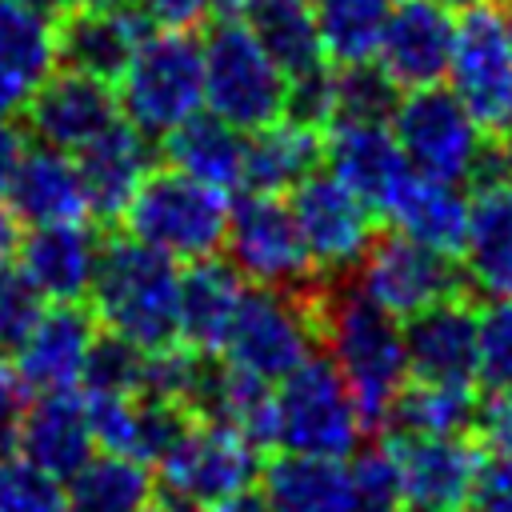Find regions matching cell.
Here are the masks:
<instances>
[{"mask_svg":"<svg viewBox=\"0 0 512 512\" xmlns=\"http://www.w3.org/2000/svg\"><path fill=\"white\" fill-rule=\"evenodd\" d=\"M320 348L348 384L364 432H380L392 400L408 384L404 320L380 308L356 276L320 280Z\"/></svg>","mask_w":512,"mask_h":512,"instance_id":"6da1fadb","label":"cell"},{"mask_svg":"<svg viewBox=\"0 0 512 512\" xmlns=\"http://www.w3.org/2000/svg\"><path fill=\"white\" fill-rule=\"evenodd\" d=\"M176 292L180 264L172 256L132 240L128 232H104L88 288V308L100 328H112L148 352L172 348L180 344Z\"/></svg>","mask_w":512,"mask_h":512,"instance_id":"7a4b0ae2","label":"cell"},{"mask_svg":"<svg viewBox=\"0 0 512 512\" xmlns=\"http://www.w3.org/2000/svg\"><path fill=\"white\" fill-rule=\"evenodd\" d=\"M316 300H320V284L316 288H268V284L244 280L220 352L236 368L268 384L284 380L296 364L320 352Z\"/></svg>","mask_w":512,"mask_h":512,"instance_id":"3957f363","label":"cell"},{"mask_svg":"<svg viewBox=\"0 0 512 512\" xmlns=\"http://www.w3.org/2000/svg\"><path fill=\"white\" fill-rule=\"evenodd\" d=\"M120 116L148 140H164L176 124L204 108L200 36L192 28H152L116 80Z\"/></svg>","mask_w":512,"mask_h":512,"instance_id":"277c9868","label":"cell"},{"mask_svg":"<svg viewBox=\"0 0 512 512\" xmlns=\"http://www.w3.org/2000/svg\"><path fill=\"white\" fill-rule=\"evenodd\" d=\"M228 192L208 188L176 168H152L132 200L120 212V224L132 240L184 260H204L224 248L228 232Z\"/></svg>","mask_w":512,"mask_h":512,"instance_id":"5b68a950","label":"cell"},{"mask_svg":"<svg viewBox=\"0 0 512 512\" xmlns=\"http://www.w3.org/2000/svg\"><path fill=\"white\" fill-rule=\"evenodd\" d=\"M364 424L348 384L324 352H312L272 384V448L292 456L348 460L360 448Z\"/></svg>","mask_w":512,"mask_h":512,"instance_id":"8992f818","label":"cell"},{"mask_svg":"<svg viewBox=\"0 0 512 512\" xmlns=\"http://www.w3.org/2000/svg\"><path fill=\"white\" fill-rule=\"evenodd\" d=\"M204 104L240 132H256L284 116V72L264 56L256 36L236 16H208L200 36Z\"/></svg>","mask_w":512,"mask_h":512,"instance_id":"52a82bcc","label":"cell"},{"mask_svg":"<svg viewBox=\"0 0 512 512\" xmlns=\"http://www.w3.org/2000/svg\"><path fill=\"white\" fill-rule=\"evenodd\" d=\"M448 80L484 136H512V40L500 0L460 8Z\"/></svg>","mask_w":512,"mask_h":512,"instance_id":"ba28073f","label":"cell"},{"mask_svg":"<svg viewBox=\"0 0 512 512\" xmlns=\"http://www.w3.org/2000/svg\"><path fill=\"white\" fill-rule=\"evenodd\" d=\"M224 248H228V264L248 284H268V288H316L320 284V272L300 240V228L284 196L240 192L228 204Z\"/></svg>","mask_w":512,"mask_h":512,"instance_id":"9c48e42d","label":"cell"},{"mask_svg":"<svg viewBox=\"0 0 512 512\" xmlns=\"http://www.w3.org/2000/svg\"><path fill=\"white\" fill-rule=\"evenodd\" d=\"M352 276L380 308H388L400 320H408L448 296H476L468 288V276L456 264V256L416 244L396 228L372 236L364 260L356 264Z\"/></svg>","mask_w":512,"mask_h":512,"instance_id":"30bf717a","label":"cell"},{"mask_svg":"<svg viewBox=\"0 0 512 512\" xmlns=\"http://www.w3.org/2000/svg\"><path fill=\"white\" fill-rule=\"evenodd\" d=\"M388 124L408 168L448 184H460L468 176L484 144V132L476 128L468 108L456 100L452 88H440V84L400 92V104Z\"/></svg>","mask_w":512,"mask_h":512,"instance_id":"8fae6325","label":"cell"},{"mask_svg":"<svg viewBox=\"0 0 512 512\" xmlns=\"http://www.w3.org/2000/svg\"><path fill=\"white\" fill-rule=\"evenodd\" d=\"M288 196H292L288 200L292 220L320 280L352 276L376 236V212L332 172H312Z\"/></svg>","mask_w":512,"mask_h":512,"instance_id":"7c38bea8","label":"cell"},{"mask_svg":"<svg viewBox=\"0 0 512 512\" xmlns=\"http://www.w3.org/2000/svg\"><path fill=\"white\" fill-rule=\"evenodd\" d=\"M264 468V452L228 424H192L184 440L156 464L160 492L196 500L204 508L248 488Z\"/></svg>","mask_w":512,"mask_h":512,"instance_id":"4fadbf2b","label":"cell"},{"mask_svg":"<svg viewBox=\"0 0 512 512\" xmlns=\"http://www.w3.org/2000/svg\"><path fill=\"white\" fill-rule=\"evenodd\" d=\"M116 116H120L116 84L72 72V68H52L36 84V92L24 100L20 128L28 144H44L72 156L92 136H100Z\"/></svg>","mask_w":512,"mask_h":512,"instance_id":"5bb4252c","label":"cell"},{"mask_svg":"<svg viewBox=\"0 0 512 512\" xmlns=\"http://www.w3.org/2000/svg\"><path fill=\"white\" fill-rule=\"evenodd\" d=\"M392 448L408 512H460L484 464L476 432L464 436H380Z\"/></svg>","mask_w":512,"mask_h":512,"instance_id":"9a60e30c","label":"cell"},{"mask_svg":"<svg viewBox=\"0 0 512 512\" xmlns=\"http://www.w3.org/2000/svg\"><path fill=\"white\" fill-rule=\"evenodd\" d=\"M156 160H160V144L148 140L140 128H132L124 116H116L100 136L76 148L72 164L84 188L88 220L100 228H116L124 204L132 200L140 180L156 168Z\"/></svg>","mask_w":512,"mask_h":512,"instance_id":"2e32d148","label":"cell"},{"mask_svg":"<svg viewBox=\"0 0 512 512\" xmlns=\"http://www.w3.org/2000/svg\"><path fill=\"white\" fill-rule=\"evenodd\" d=\"M104 232L108 228L88 224V220L36 224L20 232L12 260L28 276V284L44 296V304H88Z\"/></svg>","mask_w":512,"mask_h":512,"instance_id":"e0dca14e","label":"cell"},{"mask_svg":"<svg viewBox=\"0 0 512 512\" xmlns=\"http://www.w3.org/2000/svg\"><path fill=\"white\" fill-rule=\"evenodd\" d=\"M476 296H448L404 320L408 380L476 388Z\"/></svg>","mask_w":512,"mask_h":512,"instance_id":"ac0fdd59","label":"cell"},{"mask_svg":"<svg viewBox=\"0 0 512 512\" xmlns=\"http://www.w3.org/2000/svg\"><path fill=\"white\" fill-rule=\"evenodd\" d=\"M456 20L440 0H396L376 48V64L400 92L440 84L452 60Z\"/></svg>","mask_w":512,"mask_h":512,"instance_id":"d6986e66","label":"cell"},{"mask_svg":"<svg viewBox=\"0 0 512 512\" xmlns=\"http://www.w3.org/2000/svg\"><path fill=\"white\" fill-rule=\"evenodd\" d=\"M16 456H24L28 464H36L56 480H72L96 456L80 388L24 396L16 416Z\"/></svg>","mask_w":512,"mask_h":512,"instance_id":"ffe728a7","label":"cell"},{"mask_svg":"<svg viewBox=\"0 0 512 512\" xmlns=\"http://www.w3.org/2000/svg\"><path fill=\"white\" fill-rule=\"evenodd\" d=\"M152 32V24L136 8H84L72 4L52 20L56 68H72L96 80L116 84L128 68L136 44Z\"/></svg>","mask_w":512,"mask_h":512,"instance_id":"44dd1931","label":"cell"},{"mask_svg":"<svg viewBox=\"0 0 512 512\" xmlns=\"http://www.w3.org/2000/svg\"><path fill=\"white\" fill-rule=\"evenodd\" d=\"M100 320L88 304H44L24 344L8 356L24 392L80 388V368Z\"/></svg>","mask_w":512,"mask_h":512,"instance_id":"7402d4cb","label":"cell"},{"mask_svg":"<svg viewBox=\"0 0 512 512\" xmlns=\"http://www.w3.org/2000/svg\"><path fill=\"white\" fill-rule=\"evenodd\" d=\"M4 200L12 216L28 228L36 224H68V220H88L84 188L76 176V164L68 152L28 144L4 184Z\"/></svg>","mask_w":512,"mask_h":512,"instance_id":"603a6c76","label":"cell"},{"mask_svg":"<svg viewBox=\"0 0 512 512\" xmlns=\"http://www.w3.org/2000/svg\"><path fill=\"white\" fill-rule=\"evenodd\" d=\"M324 164L372 212H380L388 192L408 172V160L388 124H328L324 128Z\"/></svg>","mask_w":512,"mask_h":512,"instance_id":"cb8c5ba5","label":"cell"},{"mask_svg":"<svg viewBox=\"0 0 512 512\" xmlns=\"http://www.w3.org/2000/svg\"><path fill=\"white\" fill-rule=\"evenodd\" d=\"M396 232H404L416 244H428L436 252L460 256L464 248V228H468V200L460 196L456 184L436 180V176H420V172H404V180L388 192V200L380 204V212Z\"/></svg>","mask_w":512,"mask_h":512,"instance_id":"d4e9b609","label":"cell"},{"mask_svg":"<svg viewBox=\"0 0 512 512\" xmlns=\"http://www.w3.org/2000/svg\"><path fill=\"white\" fill-rule=\"evenodd\" d=\"M244 140L248 132L200 108L160 140V160L208 188L236 192L244 188Z\"/></svg>","mask_w":512,"mask_h":512,"instance_id":"484cf974","label":"cell"},{"mask_svg":"<svg viewBox=\"0 0 512 512\" xmlns=\"http://www.w3.org/2000/svg\"><path fill=\"white\" fill-rule=\"evenodd\" d=\"M460 252L472 292L480 296L512 292V180L472 188Z\"/></svg>","mask_w":512,"mask_h":512,"instance_id":"4316f807","label":"cell"},{"mask_svg":"<svg viewBox=\"0 0 512 512\" xmlns=\"http://www.w3.org/2000/svg\"><path fill=\"white\" fill-rule=\"evenodd\" d=\"M240 288H244V276L228 260L220 256L188 260L180 268V292H176L180 344L196 352H220Z\"/></svg>","mask_w":512,"mask_h":512,"instance_id":"83f0119b","label":"cell"},{"mask_svg":"<svg viewBox=\"0 0 512 512\" xmlns=\"http://www.w3.org/2000/svg\"><path fill=\"white\" fill-rule=\"evenodd\" d=\"M320 164H324V132L280 116L248 132L244 140V192L288 196L300 180L320 172Z\"/></svg>","mask_w":512,"mask_h":512,"instance_id":"f1b7e54d","label":"cell"},{"mask_svg":"<svg viewBox=\"0 0 512 512\" xmlns=\"http://www.w3.org/2000/svg\"><path fill=\"white\" fill-rule=\"evenodd\" d=\"M52 68H56L52 20L12 0H0V116H16Z\"/></svg>","mask_w":512,"mask_h":512,"instance_id":"f546056e","label":"cell"},{"mask_svg":"<svg viewBox=\"0 0 512 512\" xmlns=\"http://www.w3.org/2000/svg\"><path fill=\"white\" fill-rule=\"evenodd\" d=\"M260 492L272 512H352L344 460L276 452L260 468Z\"/></svg>","mask_w":512,"mask_h":512,"instance_id":"4dcf8cb0","label":"cell"},{"mask_svg":"<svg viewBox=\"0 0 512 512\" xmlns=\"http://www.w3.org/2000/svg\"><path fill=\"white\" fill-rule=\"evenodd\" d=\"M240 20L248 24L264 56L284 72V80L328 64L308 0H248Z\"/></svg>","mask_w":512,"mask_h":512,"instance_id":"1f68e13d","label":"cell"},{"mask_svg":"<svg viewBox=\"0 0 512 512\" xmlns=\"http://www.w3.org/2000/svg\"><path fill=\"white\" fill-rule=\"evenodd\" d=\"M476 416H480L476 388L408 380L392 400L388 420L376 436H464L476 432Z\"/></svg>","mask_w":512,"mask_h":512,"instance_id":"d6a6232c","label":"cell"},{"mask_svg":"<svg viewBox=\"0 0 512 512\" xmlns=\"http://www.w3.org/2000/svg\"><path fill=\"white\" fill-rule=\"evenodd\" d=\"M68 512H148L156 500L152 468L132 456L100 452L72 480H64Z\"/></svg>","mask_w":512,"mask_h":512,"instance_id":"836d02e7","label":"cell"},{"mask_svg":"<svg viewBox=\"0 0 512 512\" xmlns=\"http://www.w3.org/2000/svg\"><path fill=\"white\" fill-rule=\"evenodd\" d=\"M392 0H312L328 64H364L376 56Z\"/></svg>","mask_w":512,"mask_h":512,"instance_id":"e575fe53","label":"cell"},{"mask_svg":"<svg viewBox=\"0 0 512 512\" xmlns=\"http://www.w3.org/2000/svg\"><path fill=\"white\" fill-rule=\"evenodd\" d=\"M400 104V88L376 60L332 64V120L328 124H388Z\"/></svg>","mask_w":512,"mask_h":512,"instance_id":"d590c367","label":"cell"},{"mask_svg":"<svg viewBox=\"0 0 512 512\" xmlns=\"http://www.w3.org/2000/svg\"><path fill=\"white\" fill-rule=\"evenodd\" d=\"M148 348L132 344L128 336L112 328H96L84 368H80V392H108V396H136L144 384Z\"/></svg>","mask_w":512,"mask_h":512,"instance_id":"8d00e7d4","label":"cell"},{"mask_svg":"<svg viewBox=\"0 0 512 512\" xmlns=\"http://www.w3.org/2000/svg\"><path fill=\"white\" fill-rule=\"evenodd\" d=\"M196 420L176 404L160 396H132V440L128 456L140 460L144 468H156L192 428Z\"/></svg>","mask_w":512,"mask_h":512,"instance_id":"74e56055","label":"cell"},{"mask_svg":"<svg viewBox=\"0 0 512 512\" xmlns=\"http://www.w3.org/2000/svg\"><path fill=\"white\" fill-rule=\"evenodd\" d=\"M348 488H352V512H408L400 472L392 460V448L376 436V444L356 448L348 456Z\"/></svg>","mask_w":512,"mask_h":512,"instance_id":"f35d334b","label":"cell"},{"mask_svg":"<svg viewBox=\"0 0 512 512\" xmlns=\"http://www.w3.org/2000/svg\"><path fill=\"white\" fill-rule=\"evenodd\" d=\"M476 384L488 392L512 388V292L492 296L476 316Z\"/></svg>","mask_w":512,"mask_h":512,"instance_id":"ab89813d","label":"cell"},{"mask_svg":"<svg viewBox=\"0 0 512 512\" xmlns=\"http://www.w3.org/2000/svg\"><path fill=\"white\" fill-rule=\"evenodd\" d=\"M0 512H68L64 480L40 472L24 456L0 460Z\"/></svg>","mask_w":512,"mask_h":512,"instance_id":"60d3db41","label":"cell"},{"mask_svg":"<svg viewBox=\"0 0 512 512\" xmlns=\"http://www.w3.org/2000/svg\"><path fill=\"white\" fill-rule=\"evenodd\" d=\"M44 312V296L8 260L0 264V356H12Z\"/></svg>","mask_w":512,"mask_h":512,"instance_id":"b9f144b4","label":"cell"},{"mask_svg":"<svg viewBox=\"0 0 512 512\" xmlns=\"http://www.w3.org/2000/svg\"><path fill=\"white\" fill-rule=\"evenodd\" d=\"M468 500L476 512H512V456H484Z\"/></svg>","mask_w":512,"mask_h":512,"instance_id":"7bdbcfd3","label":"cell"},{"mask_svg":"<svg viewBox=\"0 0 512 512\" xmlns=\"http://www.w3.org/2000/svg\"><path fill=\"white\" fill-rule=\"evenodd\" d=\"M476 440L484 444V452L512 456V388L488 392V404H480L476 416Z\"/></svg>","mask_w":512,"mask_h":512,"instance_id":"ee69618b","label":"cell"},{"mask_svg":"<svg viewBox=\"0 0 512 512\" xmlns=\"http://www.w3.org/2000/svg\"><path fill=\"white\" fill-rule=\"evenodd\" d=\"M152 28H196L212 16V0H132Z\"/></svg>","mask_w":512,"mask_h":512,"instance_id":"f6af8a7d","label":"cell"},{"mask_svg":"<svg viewBox=\"0 0 512 512\" xmlns=\"http://www.w3.org/2000/svg\"><path fill=\"white\" fill-rule=\"evenodd\" d=\"M24 388L12 372V360L0 356V460L16 456V416H20V404H24Z\"/></svg>","mask_w":512,"mask_h":512,"instance_id":"bcb514c9","label":"cell"},{"mask_svg":"<svg viewBox=\"0 0 512 512\" xmlns=\"http://www.w3.org/2000/svg\"><path fill=\"white\" fill-rule=\"evenodd\" d=\"M24 148H28V136H24L20 120L0 116V192H4V184H8V176H12V168H16Z\"/></svg>","mask_w":512,"mask_h":512,"instance_id":"7dc6e473","label":"cell"},{"mask_svg":"<svg viewBox=\"0 0 512 512\" xmlns=\"http://www.w3.org/2000/svg\"><path fill=\"white\" fill-rule=\"evenodd\" d=\"M208 512H272V504H268V496H264L256 484H248V488L224 496L220 504H212Z\"/></svg>","mask_w":512,"mask_h":512,"instance_id":"c3c4849f","label":"cell"},{"mask_svg":"<svg viewBox=\"0 0 512 512\" xmlns=\"http://www.w3.org/2000/svg\"><path fill=\"white\" fill-rule=\"evenodd\" d=\"M16 244H20V220L12 216L8 200L0 196V264H8L16 256Z\"/></svg>","mask_w":512,"mask_h":512,"instance_id":"681fc988","label":"cell"},{"mask_svg":"<svg viewBox=\"0 0 512 512\" xmlns=\"http://www.w3.org/2000/svg\"><path fill=\"white\" fill-rule=\"evenodd\" d=\"M12 4H20V8H28V12L44 16V20H56V16H64L76 0H12Z\"/></svg>","mask_w":512,"mask_h":512,"instance_id":"f907efd6","label":"cell"},{"mask_svg":"<svg viewBox=\"0 0 512 512\" xmlns=\"http://www.w3.org/2000/svg\"><path fill=\"white\" fill-rule=\"evenodd\" d=\"M244 4H248V0H212V16H236V20H240Z\"/></svg>","mask_w":512,"mask_h":512,"instance_id":"816d5d0a","label":"cell"},{"mask_svg":"<svg viewBox=\"0 0 512 512\" xmlns=\"http://www.w3.org/2000/svg\"><path fill=\"white\" fill-rule=\"evenodd\" d=\"M84 8H132V0H76Z\"/></svg>","mask_w":512,"mask_h":512,"instance_id":"f5cc1de1","label":"cell"},{"mask_svg":"<svg viewBox=\"0 0 512 512\" xmlns=\"http://www.w3.org/2000/svg\"><path fill=\"white\" fill-rule=\"evenodd\" d=\"M444 8H468V4H476V0H440Z\"/></svg>","mask_w":512,"mask_h":512,"instance_id":"db71d44e","label":"cell"},{"mask_svg":"<svg viewBox=\"0 0 512 512\" xmlns=\"http://www.w3.org/2000/svg\"><path fill=\"white\" fill-rule=\"evenodd\" d=\"M504 16H508V40H512V0L504 4Z\"/></svg>","mask_w":512,"mask_h":512,"instance_id":"11a10c76","label":"cell"},{"mask_svg":"<svg viewBox=\"0 0 512 512\" xmlns=\"http://www.w3.org/2000/svg\"><path fill=\"white\" fill-rule=\"evenodd\" d=\"M500 4H508V0H500Z\"/></svg>","mask_w":512,"mask_h":512,"instance_id":"9f6ffc18","label":"cell"},{"mask_svg":"<svg viewBox=\"0 0 512 512\" xmlns=\"http://www.w3.org/2000/svg\"><path fill=\"white\" fill-rule=\"evenodd\" d=\"M508 144H512V136H508Z\"/></svg>","mask_w":512,"mask_h":512,"instance_id":"6f0895ef","label":"cell"},{"mask_svg":"<svg viewBox=\"0 0 512 512\" xmlns=\"http://www.w3.org/2000/svg\"><path fill=\"white\" fill-rule=\"evenodd\" d=\"M308 4H312V0H308Z\"/></svg>","mask_w":512,"mask_h":512,"instance_id":"680465c9","label":"cell"},{"mask_svg":"<svg viewBox=\"0 0 512 512\" xmlns=\"http://www.w3.org/2000/svg\"><path fill=\"white\" fill-rule=\"evenodd\" d=\"M460 512H464V508H460Z\"/></svg>","mask_w":512,"mask_h":512,"instance_id":"91938a15","label":"cell"},{"mask_svg":"<svg viewBox=\"0 0 512 512\" xmlns=\"http://www.w3.org/2000/svg\"><path fill=\"white\" fill-rule=\"evenodd\" d=\"M148 512H152V508H148Z\"/></svg>","mask_w":512,"mask_h":512,"instance_id":"94428289","label":"cell"}]
</instances>
